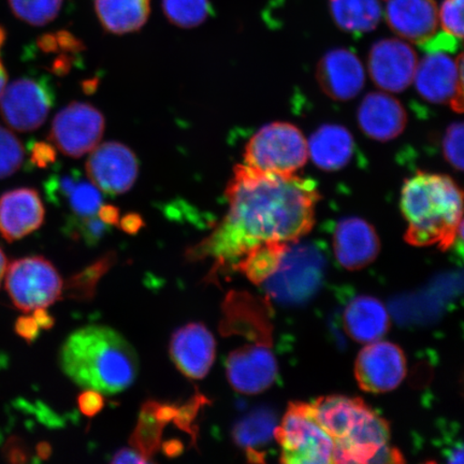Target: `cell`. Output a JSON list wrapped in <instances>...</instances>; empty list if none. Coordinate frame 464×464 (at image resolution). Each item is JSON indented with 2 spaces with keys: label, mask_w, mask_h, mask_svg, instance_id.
Returning a JSON list of instances; mask_svg holds the SVG:
<instances>
[{
  "label": "cell",
  "mask_w": 464,
  "mask_h": 464,
  "mask_svg": "<svg viewBox=\"0 0 464 464\" xmlns=\"http://www.w3.org/2000/svg\"><path fill=\"white\" fill-rule=\"evenodd\" d=\"M225 195L227 214L207 239L189 249L190 259L212 258L216 266L235 270L253 249L298 241L314 225L319 193L310 179L239 165Z\"/></svg>",
  "instance_id": "1"
},
{
  "label": "cell",
  "mask_w": 464,
  "mask_h": 464,
  "mask_svg": "<svg viewBox=\"0 0 464 464\" xmlns=\"http://www.w3.org/2000/svg\"><path fill=\"white\" fill-rule=\"evenodd\" d=\"M63 372L83 390L114 394L133 384L139 373L135 348L104 326H89L68 336L61 348Z\"/></svg>",
  "instance_id": "2"
},
{
  "label": "cell",
  "mask_w": 464,
  "mask_h": 464,
  "mask_svg": "<svg viewBox=\"0 0 464 464\" xmlns=\"http://www.w3.org/2000/svg\"><path fill=\"white\" fill-rule=\"evenodd\" d=\"M309 408L334 442V464L402 461L391 448L390 426L362 400L324 397L309 403Z\"/></svg>",
  "instance_id": "3"
},
{
  "label": "cell",
  "mask_w": 464,
  "mask_h": 464,
  "mask_svg": "<svg viewBox=\"0 0 464 464\" xmlns=\"http://www.w3.org/2000/svg\"><path fill=\"white\" fill-rule=\"evenodd\" d=\"M462 191L450 177L416 173L405 182L401 208L408 222L405 240L415 246L449 249L462 235Z\"/></svg>",
  "instance_id": "4"
},
{
  "label": "cell",
  "mask_w": 464,
  "mask_h": 464,
  "mask_svg": "<svg viewBox=\"0 0 464 464\" xmlns=\"http://www.w3.org/2000/svg\"><path fill=\"white\" fill-rule=\"evenodd\" d=\"M274 435L283 463L334 464V442L312 415L309 403L290 404Z\"/></svg>",
  "instance_id": "5"
},
{
  "label": "cell",
  "mask_w": 464,
  "mask_h": 464,
  "mask_svg": "<svg viewBox=\"0 0 464 464\" xmlns=\"http://www.w3.org/2000/svg\"><path fill=\"white\" fill-rule=\"evenodd\" d=\"M309 158L307 142L298 127L271 123L260 129L246 145V165L252 169L280 176L295 174Z\"/></svg>",
  "instance_id": "6"
},
{
  "label": "cell",
  "mask_w": 464,
  "mask_h": 464,
  "mask_svg": "<svg viewBox=\"0 0 464 464\" xmlns=\"http://www.w3.org/2000/svg\"><path fill=\"white\" fill-rule=\"evenodd\" d=\"M5 285L17 309L32 313L60 300L63 282L55 266L44 257H25L8 265Z\"/></svg>",
  "instance_id": "7"
},
{
  "label": "cell",
  "mask_w": 464,
  "mask_h": 464,
  "mask_svg": "<svg viewBox=\"0 0 464 464\" xmlns=\"http://www.w3.org/2000/svg\"><path fill=\"white\" fill-rule=\"evenodd\" d=\"M300 240L289 243L278 268L268 280L271 295L278 300H303L314 292L322 276L324 260L314 246L301 245Z\"/></svg>",
  "instance_id": "8"
},
{
  "label": "cell",
  "mask_w": 464,
  "mask_h": 464,
  "mask_svg": "<svg viewBox=\"0 0 464 464\" xmlns=\"http://www.w3.org/2000/svg\"><path fill=\"white\" fill-rule=\"evenodd\" d=\"M54 92L44 79L21 78L5 86L0 114L11 129L27 132L39 129L54 103Z\"/></svg>",
  "instance_id": "9"
},
{
  "label": "cell",
  "mask_w": 464,
  "mask_h": 464,
  "mask_svg": "<svg viewBox=\"0 0 464 464\" xmlns=\"http://www.w3.org/2000/svg\"><path fill=\"white\" fill-rule=\"evenodd\" d=\"M104 118L92 104L72 102L58 112L52 123L50 141L69 158H82L100 144Z\"/></svg>",
  "instance_id": "10"
},
{
  "label": "cell",
  "mask_w": 464,
  "mask_h": 464,
  "mask_svg": "<svg viewBox=\"0 0 464 464\" xmlns=\"http://www.w3.org/2000/svg\"><path fill=\"white\" fill-rule=\"evenodd\" d=\"M444 51H429L417 63L414 81L417 92L429 102L450 104L456 112L463 110V60Z\"/></svg>",
  "instance_id": "11"
},
{
  "label": "cell",
  "mask_w": 464,
  "mask_h": 464,
  "mask_svg": "<svg viewBox=\"0 0 464 464\" xmlns=\"http://www.w3.org/2000/svg\"><path fill=\"white\" fill-rule=\"evenodd\" d=\"M87 177L108 195L126 193L136 183L139 162L132 150L120 142H106L92 150L85 166Z\"/></svg>",
  "instance_id": "12"
},
{
  "label": "cell",
  "mask_w": 464,
  "mask_h": 464,
  "mask_svg": "<svg viewBox=\"0 0 464 464\" xmlns=\"http://www.w3.org/2000/svg\"><path fill=\"white\" fill-rule=\"evenodd\" d=\"M406 374L404 353L398 345L375 341L362 348L355 364L359 386L368 392L382 393L401 384Z\"/></svg>",
  "instance_id": "13"
},
{
  "label": "cell",
  "mask_w": 464,
  "mask_h": 464,
  "mask_svg": "<svg viewBox=\"0 0 464 464\" xmlns=\"http://www.w3.org/2000/svg\"><path fill=\"white\" fill-rule=\"evenodd\" d=\"M271 343L254 342L230 353L226 368L228 381L237 392L257 394L274 384L278 368Z\"/></svg>",
  "instance_id": "14"
},
{
  "label": "cell",
  "mask_w": 464,
  "mask_h": 464,
  "mask_svg": "<svg viewBox=\"0 0 464 464\" xmlns=\"http://www.w3.org/2000/svg\"><path fill=\"white\" fill-rule=\"evenodd\" d=\"M417 55L409 44L400 39H382L371 49V78L382 90L402 92L413 82Z\"/></svg>",
  "instance_id": "15"
},
{
  "label": "cell",
  "mask_w": 464,
  "mask_h": 464,
  "mask_svg": "<svg viewBox=\"0 0 464 464\" xmlns=\"http://www.w3.org/2000/svg\"><path fill=\"white\" fill-rule=\"evenodd\" d=\"M170 355L185 376L201 380L216 361L217 342L205 324L191 323L173 334Z\"/></svg>",
  "instance_id": "16"
},
{
  "label": "cell",
  "mask_w": 464,
  "mask_h": 464,
  "mask_svg": "<svg viewBox=\"0 0 464 464\" xmlns=\"http://www.w3.org/2000/svg\"><path fill=\"white\" fill-rule=\"evenodd\" d=\"M42 197L33 188H16L0 197V236L14 242L31 235L44 224Z\"/></svg>",
  "instance_id": "17"
},
{
  "label": "cell",
  "mask_w": 464,
  "mask_h": 464,
  "mask_svg": "<svg viewBox=\"0 0 464 464\" xmlns=\"http://www.w3.org/2000/svg\"><path fill=\"white\" fill-rule=\"evenodd\" d=\"M317 80L324 94L344 102L362 91L365 73L355 53L346 49H335L328 52L319 62Z\"/></svg>",
  "instance_id": "18"
},
{
  "label": "cell",
  "mask_w": 464,
  "mask_h": 464,
  "mask_svg": "<svg viewBox=\"0 0 464 464\" xmlns=\"http://www.w3.org/2000/svg\"><path fill=\"white\" fill-rule=\"evenodd\" d=\"M336 259L350 270L367 266L380 252V240L376 231L365 220L345 218L336 225L334 237Z\"/></svg>",
  "instance_id": "19"
},
{
  "label": "cell",
  "mask_w": 464,
  "mask_h": 464,
  "mask_svg": "<svg viewBox=\"0 0 464 464\" xmlns=\"http://www.w3.org/2000/svg\"><path fill=\"white\" fill-rule=\"evenodd\" d=\"M386 19L400 37L423 45L437 34L439 9L434 0H388Z\"/></svg>",
  "instance_id": "20"
},
{
  "label": "cell",
  "mask_w": 464,
  "mask_h": 464,
  "mask_svg": "<svg viewBox=\"0 0 464 464\" xmlns=\"http://www.w3.org/2000/svg\"><path fill=\"white\" fill-rule=\"evenodd\" d=\"M408 121L402 104L386 92H371L358 110V123L370 138L390 141L401 133Z\"/></svg>",
  "instance_id": "21"
},
{
  "label": "cell",
  "mask_w": 464,
  "mask_h": 464,
  "mask_svg": "<svg viewBox=\"0 0 464 464\" xmlns=\"http://www.w3.org/2000/svg\"><path fill=\"white\" fill-rule=\"evenodd\" d=\"M344 326L353 340L369 344L382 340L387 333L390 315L380 300L369 295H359L346 306Z\"/></svg>",
  "instance_id": "22"
},
{
  "label": "cell",
  "mask_w": 464,
  "mask_h": 464,
  "mask_svg": "<svg viewBox=\"0 0 464 464\" xmlns=\"http://www.w3.org/2000/svg\"><path fill=\"white\" fill-rule=\"evenodd\" d=\"M353 138L345 127L324 125L313 133L307 150L313 162L324 171L340 170L353 158Z\"/></svg>",
  "instance_id": "23"
},
{
  "label": "cell",
  "mask_w": 464,
  "mask_h": 464,
  "mask_svg": "<svg viewBox=\"0 0 464 464\" xmlns=\"http://www.w3.org/2000/svg\"><path fill=\"white\" fill-rule=\"evenodd\" d=\"M95 10L107 32L125 34L139 31L147 23L150 0H95Z\"/></svg>",
  "instance_id": "24"
},
{
  "label": "cell",
  "mask_w": 464,
  "mask_h": 464,
  "mask_svg": "<svg viewBox=\"0 0 464 464\" xmlns=\"http://www.w3.org/2000/svg\"><path fill=\"white\" fill-rule=\"evenodd\" d=\"M329 7L335 24L353 34L373 31L382 15V0H329Z\"/></svg>",
  "instance_id": "25"
},
{
  "label": "cell",
  "mask_w": 464,
  "mask_h": 464,
  "mask_svg": "<svg viewBox=\"0 0 464 464\" xmlns=\"http://www.w3.org/2000/svg\"><path fill=\"white\" fill-rule=\"evenodd\" d=\"M288 245L278 243L255 248L237 263L235 270L241 271L254 284L263 285L278 268Z\"/></svg>",
  "instance_id": "26"
},
{
  "label": "cell",
  "mask_w": 464,
  "mask_h": 464,
  "mask_svg": "<svg viewBox=\"0 0 464 464\" xmlns=\"http://www.w3.org/2000/svg\"><path fill=\"white\" fill-rule=\"evenodd\" d=\"M155 401H148L139 415L135 431L130 437V445L133 450L150 460L160 448L162 431L166 423L160 421L155 415Z\"/></svg>",
  "instance_id": "27"
},
{
  "label": "cell",
  "mask_w": 464,
  "mask_h": 464,
  "mask_svg": "<svg viewBox=\"0 0 464 464\" xmlns=\"http://www.w3.org/2000/svg\"><path fill=\"white\" fill-rule=\"evenodd\" d=\"M167 19L182 28L199 26L211 13L208 0H162Z\"/></svg>",
  "instance_id": "28"
},
{
  "label": "cell",
  "mask_w": 464,
  "mask_h": 464,
  "mask_svg": "<svg viewBox=\"0 0 464 464\" xmlns=\"http://www.w3.org/2000/svg\"><path fill=\"white\" fill-rule=\"evenodd\" d=\"M115 261V255L110 253L107 256L96 261L94 265L87 266L79 275L69 280L63 289L66 290L68 297L77 300H89L94 297L98 281L111 268Z\"/></svg>",
  "instance_id": "29"
},
{
  "label": "cell",
  "mask_w": 464,
  "mask_h": 464,
  "mask_svg": "<svg viewBox=\"0 0 464 464\" xmlns=\"http://www.w3.org/2000/svg\"><path fill=\"white\" fill-rule=\"evenodd\" d=\"M275 422L265 413H254L237 423L234 430V438L237 444L247 450L266 442L271 433H275Z\"/></svg>",
  "instance_id": "30"
},
{
  "label": "cell",
  "mask_w": 464,
  "mask_h": 464,
  "mask_svg": "<svg viewBox=\"0 0 464 464\" xmlns=\"http://www.w3.org/2000/svg\"><path fill=\"white\" fill-rule=\"evenodd\" d=\"M63 0H9L16 17L29 25L49 24L60 14Z\"/></svg>",
  "instance_id": "31"
},
{
  "label": "cell",
  "mask_w": 464,
  "mask_h": 464,
  "mask_svg": "<svg viewBox=\"0 0 464 464\" xmlns=\"http://www.w3.org/2000/svg\"><path fill=\"white\" fill-rule=\"evenodd\" d=\"M25 150L13 132L0 126V179L13 176L23 165Z\"/></svg>",
  "instance_id": "32"
},
{
  "label": "cell",
  "mask_w": 464,
  "mask_h": 464,
  "mask_svg": "<svg viewBox=\"0 0 464 464\" xmlns=\"http://www.w3.org/2000/svg\"><path fill=\"white\" fill-rule=\"evenodd\" d=\"M69 232L74 237H82L87 245L95 246L110 231V226L96 216L69 218Z\"/></svg>",
  "instance_id": "33"
},
{
  "label": "cell",
  "mask_w": 464,
  "mask_h": 464,
  "mask_svg": "<svg viewBox=\"0 0 464 464\" xmlns=\"http://www.w3.org/2000/svg\"><path fill=\"white\" fill-rule=\"evenodd\" d=\"M444 33L458 40L463 37V0H444L439 11Z\"/></svg>",
  "instance_id": "34"
},
{
  "label": "cell",
  "mask_w": 464,
  "mask_h": 464,
  "mask_svg": "<svg viewBox=\"0 0 464 464\" xmlns=\"http://www.w3.org/2000/svg\"><path fill=\"white\" fill-rule=\"evenodd\" d=\"M444 155L452 167L463 170V124L455 123L449 127L443 142Z\"/></svg>",
  "instance_id": "35"
},
{
  "label": "cell",
  "mask_w": 464,
  "mask_h": 464,
  "mask_svg": "<svg viewBox=\"0 0 464 464\" xmlns=\"http://www.w3.org/2000/svg\"><path fill=\"white\" fill-rule=\"evenodd\" d=\"M208 400L202 394H197L188 404L178 408V413L174 417L173 420L176 422V425L182 429V430L193 435L194 440L196 439V433L193 423L197 415H198L199 409Z\"/></svg>",
  "instance_id": "36"
},
{
  "label": "cell",
  "mask_w": 464,
  "mask_h": 464,
  "mask_svg": "<svg viewBox=\"0 0 464 464\" xmlns=\"http://www.w3.org/2000/svg\"><path fill=\"white\" fill-rule=\"evenodd\" d=\"M81 413L87 417H94L101 413L104 406V399L101 392L85 390L78 398Z\"/></svg>",
  "instance_id": "37"
},
{
  "label": "cell",
  "mask_w": 464,
  "mask_h": 464,
  "mask_svg": "<svg viewBox=\"0 0 464 464\" xmlns=\"http://www.w3.org/2000/svg\"><path fill=\"white\" fill-rule=\"evenodd\" d=\"M40 327L36 321H34V316H22L17 318L15 323V333L17 335H20L21 338L32 343L34 340L37 339L39 335Z\"/></svg>",
  "instance_id": "38"
},
{
  "label": "cell",
  "mask_w": 464,
  "mask_h": 464,
  "mask_svg": "<svg viewBox=\"0 0 464 464\" xmlns=\"http://www.w3.org/2000/svg\"><path fill=\"white\" fill-rule=\"evenodd\" d=\"M56 159V152L53 147L44 142L34 145L32 152V160L34 164L39 167H46L53 164Z\"/></svg>",
  "instance_id": "39"
},
{
  "label": "cell",
  "mask_w": 464,
  "mask_h": 464,
  "mask_svg": "<svg viewBox=\"0 0 464 464\" xmlns=\"http://www.w3.org/2000/svg\"><path fill=\"white\" fill-rule=\"evenodd\" d=\"M112 463H149L150 460L147 458L143 457L140 452H138L136 450L131 449H123L120 450L114 455V458L111 461Z\"/></svg>",
  "instance_id": "40"
},
{
  "label": "cell",
  "mask_w": 464,
  "mask_h": 464,
  "mask_svg": "<svg viewBox=\"0 0 464 464\" xmlns=\"http://www.w3.org/2000/svg\"><path fill=\"white\" fill-rule=\"evenodd\" d=\"M119 224L121 230L130 235H136L144 226L143 219L136 213L127 214L126 217L120 220Z\"/></svg>",
  "instance_id": "41"
},
{
  "label": "cell",
  "mask_w": 464,
  "mask_h": 464,
  "mask_svg": "<svg viewBox=\"0 0 464 464\" xmlns=\"http://www.w3.org/2000/svg\"><path fill=\"white\" fill-rule=\"evenodd\" d=\"M97 216L109 226L120 223V210L114 206L102 205L98 210Z\"/></svg>",
  "instance_id": "42"
},
{
  "label": "cell",
  "mask_w": 464,
  "mask_h": 464,
  "mask_svg": "<svg viewBox=\"0 0 464 464\" xmlns=\"http://www.w3.org/2000/svg\"><path fill=\"white\" fill-rule=\"evenodd\" d=\"M7 455L9 456V460L13 462H20L25 461L26 452L23 450L22 446L17 440H11L7 446Z\"/></svg>",
  "instance_id": "43"
},
{
  "label": "cell",
  "mask_w": 464,
  "mask_h": 464,
  "mask_svg": "<svg viewBox=\"0 0 464 464\" xmlns=\"http://www.w3.org/2000/svg\"><path fill=\"white\" fill-rule=\"evenodd\" d=\"M32 313L40 328L51 329L54 326V318L45 309L34 310Z\"/></svg>",
  "instance_id": "44"
},
{
  "label": "cell",
  "mask_w": 464,
  "mask_h": 464,
  "mask_svg": "<svg viewBox=\"0 0 464 464\" xmlns=\"http://www.w3.org/2000/svg\"><path fill=\"white\" fill-rule=\"evenodd\" d=\"M164 450L168 457H176L181 454L183 445L177 440H169V442L164 444Z\"/></svg>",
  "instance_id": "45"
},
{
  "label": "cell",
  "mask_w": 464,
  "mask_h": 464,
  "mask_svg": "<svg viewBox=\"0 0 464 464\" xmlns=\"http://www.w3.org/2000/svg\"><path fill=\"white\" fill-rule=\"evenodd\" d=\"M8 268V261L7 257L2 248H0V286H2L3 282L5 281V272H7Z\"/></svg>",
  "instance_id": "46"
},
{
  "label": "cell",
  "mask_w": 464,
  "mask_h": 464,
  "mask_svg": "<svg viewBox=\"0 0 464 464\" xmlns=\"http://www.w3.org/2000/svg\"><path fill=\"white\" fill-rule=\"evenodd\" d=\"M7 72H5L2 60H0V98H2L5 86H7Z\"/></svg>",
  "instance_id": "47"
},
{
  "label": "cell",
  "mask_w": 464,
  "mask_h": 464,
  "mask_svg": "<svg viewBox=\"0 0 464 464\" xmlns=\"http://www.w3.org/2000/svg\"><path fill=\"white\" fill-rule=\"evenodd\" d=\"M51 449L48 444L42 443L38 446V454L40 457L46 458L50 455Z\"/></svg>",
  "instance_id": "48"
},
{
  "label": "cell",
  "mask_w": 464,
  "mask_h": 464,
  "mask_svg": "<svg viewBox=\"0 0 464 464\" xmlns=\"http://www.w3.org/2000/svg\"><path fill=\"white\" fill-rule=\"evenodd\" d=\"M5 34L4 32V29L0 27V51H2V46L5 43Z\"/></svg>",
  "instance_id": "49"
}]
</instances>
